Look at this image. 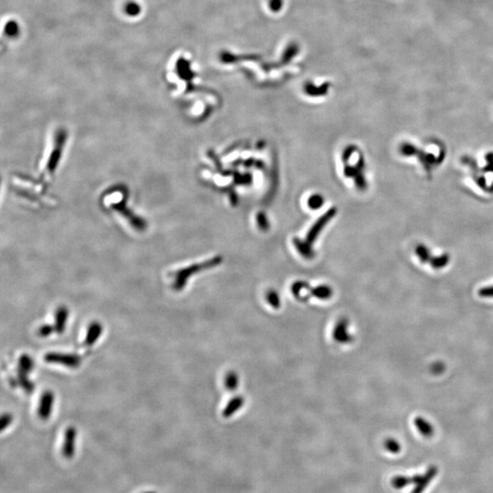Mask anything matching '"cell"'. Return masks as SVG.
<instances>
[{
    "label": "cell",
    "mask_w": 493,
    "mask_h": 493,
    "mask_svg": "<svg viewBox=\"0 0 493 493\" xmlns=\"http://www.w3.org/2000/svg\"><path fill=\"white\" fill-rule=\"evenodd\" d=\"M76 429L75 428H69L65 432V439L62 449L63 456L67 459H70L75 453V441H76Z\"/></svg>",
    "instance_id": "cell-1"
},
{
    "label": "cell",
    "mask_w": 493,
    "mask_h": 493,
    "mask_svg": "<svg viewBox=\"0 0 493 493\" xmlns=\"http://www.w3.org/2000/svg\"><path fill=\"white\" fill-rule=\"evenodd\" d=\"M438 472V467L435 465L429 466L428 471L426 472L424 475H422L420 481L415 485V488L412 490V493H422L424 491L428 484L432 481L433 479L436 477Z\"/></svg>",
    "instance_id": "cell-2"
},
{
    "label": "cell",
    "mask_w": 493,
    "mask_h": 493,
    "mask_svg": "<svg viewBox=\"0 0 493 493\" xmlns=\"http://www.w3.org/2000/svg\"><path fill=\"white\" fill-rule=\"evenodd\" d=\"M421 477H422V475H420V474H415L413 477L399 475V476L394 477L392 479V480H391V484L396 489H402V488H405L407 485L416 484L420 481Z\"/></svg>",
    "instance_id": "cell-3"
},
{
    "label": "cell",
    "mask_w": 493,
    "mask_h": 493,
    "mask_svg": "<svg viewBox=\"0 0 493 493\" xmlns=\"http://www.w3.org/2000/svg\"><path fill=\"white\" fill-rule=\"evenodd\" d=\"M414 424L415 428L420 431L421 435L424 437H430L434 435V427L428 420H425L422 416H417L414 420Z\"/></svg>",
    "instance_id": "cell-4"
},
{
    "label": "cell",
    "mask_w": 493,
    "mask_h": 493,
    "mask_svg": "<svg viewBox=\"0 0 493 493\" xmlns=\"http://www.w3.org/2000/svg\"><path fill=\"white\" fill-rule=\"evenodd\" d=\"M52 403H53L52 394L47 393L44 395L39 407V415L42 420L48 418V415L51 414V407H52Z\"/></svg>",
    "instance_id": "cell-5"
},
{
    "label": "cell",
    "mask_w": 493,
    "mask_h": 493,
    "mask_svg": "<svg viewBox=\"0 0 493 493\" xmlns=\"http://www.w3.org/2000/svg\"><path fill=\"white\" fill-rule=\"evenodd\" d=\"M47 360L51 361V362H62V361H66L67 362V364H69V366H72L74 367L75 365H77L79 363V359L77 357L75 356H68V355H54V354H51L47 356Z\"/></svg>",
    "instance_id": "cell-6"
},
{
    "label": "cell",
    "mask_w": 493,
    "mask_h": 493,
    "mask_svg": "<svg viewBox=\"0 0 493 493\" xmlns=\"http://www.w3.org/2000/svg\"><path fill=\"white\" fill-rule=\"evenodd\" d=\"M449 262H450V256L448 254H443L437 257H432L429 264L431 265L433 268L440 269V268H445Z\"/></svg>",
    "instance_id": "cell-7"
},
{
    "label": "cell",
    "mask_w": 493,
    "mask_h": 493,
    "mask_svg": "<svg viewBox=\"0 0 493 493\" xmlns=\"http://www.w3.org/2000/svg\"><path fill=\"white\" fill-rule=\"evenodd\" d=\"M415 254L423 264L428 263V262L429 263L432 259V256L428 251V248L422 245L415 248Z\"/></svg>",
    "instance_id": "cell-8"
},
{
    "label": "cell",
    "mask_w": 493,
    "mask_h": 493,
    "mask_svg": "<svg viewBox=\"0 0 493 493\" xmlns=\"http://www.w3.org/2000/svg\"><path fill=\"white\" fill-rule=\"evenodd\" d=\"M384 446H385V450L389 451L390 453H392V454H398L401 450V446L399 444V442L393 437H389V438L385 439Z\"/></svg>",
    "instance_id": "cell-9"
},
{
    "label": "cell",
    "mask_w": 493,
    "mask_h": 493,
    "mask_svg": "<svg viewBox=\"0 0 493 493\" xmlns=\"http://www.w3.org/2000/svg\"><path fill=\"white\" fill-rule=\"evenodd\" d=\"M90 329L91 330L89 331V333L87 334L86 344H92V342L96 341V339L99 337L100 333H101V327L97 324Z\"/></svg>",
    "instance_id": "cell-10"
},
{
    "label": "cell",
    "mask_w": 493,
    "mask_h": 493,
    "mask_svg": "<svg viewBox=\"0 0 493 493\" xmlns=\"http://www.w3.org/2000/svg\"><path fill=\"white\" fill-rule=\"evenodd\" d=\"M478 294L480 298L493 299V285L480 288L478 291Z\"/></svg>",
    "instance_id": "cell-11"
},
{
    "label": "cell",
    "mask_w": 493,
    "mask_h": 493,
    "mask_svg": "<svg viewBox=\"0 0 493 493\" xmlns=\"http://www.w3.org/2000/svg\"><path fill=\"white\" fill-rule=\"evenodd\" d=\"M445 369L446 366L444 363L442 362H436V363H432V365L430 366V372L432 373L433 375L438 376V375L443 374Z\"/></svg>",
    "instance_id": "cell-12"
},
{
    "label": "cell",
    "mask_w": 493,
    "mask_h": 493,
    "mask_svg": "<svg viewBox=\"0 0 493 493\" xmlns=\"http://www.w3.org/2000/svg\"><path fill=\"white\" fill-rule=\"evenodd\" d=\"M67 311H65V309H61L59 312H58V323H59V331L61 332L63 330V327H64V325H65L66 318H67Z\"/></svg>",
    "instance_id": "cell-13"
},
{
    "label": "cell",
    "mask_w": 493,
    "mask_h": 493,
    "mask_svg": "<svg viewBox=\"0 0 493 493\" xmlns=\"http://www.w3.org/2000/svg\"><path fill=\"white\" fill-rule=\"evenodd\" d=\"M11 420H12V418H11L10 415H4L2 416V420H1V430L2 431L10 424Z\"/></svg>",
    "instance_id": "cell-14"
},
{
    "label": "cell",
    "mask_w": 493,
    "mask_h": 493,
    "mask_svg": "<svg viewBox=\"0 0 493 493\" xmlns=\"http://www.w3.org/2000/svg\"><path fill=\"white\" fill-rule=\"evenodd\" d=\"M321 203H323V201L320 196H312V199L310 200V205L312 208H316L320 207Z\"/></svg>",
    "instance_id": "cell-15"
},
{
    "label": "cell",
    "mask_w": 493,
    "mask_h": 493,
    "mask_svg": "<svg viewBox=\"0 0 493 493\" xmlns=\"http://www.w3.org/2000/svg\"><path fill=\"white\" fill-rule=\"evenodd\" d=\"M145 493H156V492H152V491H150V492H145Z\"/></svg>",
    "instance_id": "cell-16"
}]
</instances>
